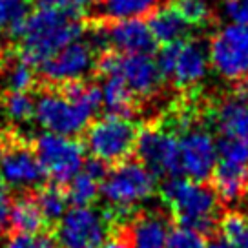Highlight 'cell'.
<instances>
[{"mask_svg":"<svg viewBox=\"0 0 248 248\" xmlns=\"http://www.w3.org/2000/svg\"><path fill=\"white\" fill-rule=\"evenodd\" d=\"M161 197L170 208L173 225L192 228L210 239L217 235L223 216L221 197L210 183L171 177L161 186Z\"/></svg>","mask_w":248,"mask_h":248,"instance_id":"6da1fadb","label":"cell"},{"mask_svg":"<svg viewBox=\"0 0 248 248\" xmlns=\"http://www.w3.org/2000/svg\"><path fill=\"white\" fill-rule=\"evenodd\" d=\"M84 31L86 22L77 16L39 8L30 15L16 57L30 66H40L62 47L80 39Z\"/></svg>","mask_w":248,"mask_h":248,"instance_id":"7a4b0ae2","label":"cell"},{"mask_svg":"<svg viewBox=\"0 0 248 248\" xmlns=\"http://www.w3.org/2000/svg\"><path fill=\"white\" fill-rule=\"evenodd\" d=\"M139 128L130 119L106 115L92 123L84 132L86 150L113 168L117 164L130 161L135 155Z\"/></svg>","mask_w":248,"mask_h":248,"instance_id":"3957f363","label":"cell"},{"mask_svg":"<svg viewBox=\"0 0 248 248\" xmlns=\"http://www.w3.org/2000/svg\"><path fill=\"white\" fill-rule=\"evenodd\" d=\"M99 108V102L70 101L61 92H57V88L49 86L39 93L35 101V119L47 132L71 137L84 132Z\"/></svg>","mask_w":248,"mask_h":248,"instance_id":"277c9868","label":"cell"},{"mask_svg":"<svg viewBox=\"0 0 248 248\" xmlns=\"http://www.w3.org/2000/svg\"><path fill=\"white\" fill-rule=\"evenodd\" d=\"M95 71L104 78L109 75L121 77L137 99L155 95L164 80L159 64L150 55H128L111 49L99 53Z\"/></svg>","mask_w":248,"mask_h":248,"instance_id":"5b68a950","label":"cell"},{"mask_svg":"<svg viewBox=\"0 0 248 248\" xmlns=\"http://www.w3.org/2000/svg\"><path fill=\"white\" fill-rule=\"evenodd\" d=\"M157 175L148 170L140 161H126L113 166L106 179L102 181L101 192L109 202V206L133 214L137 202L148 199L154 194Z\"/></svg>","mask_w":248,"mask_h":248,"instance_id":"8992f818","label":"cell"},{"mask_svg":"<svg viewBox=\"0 0 248 248\" xmlns=\"http://www.w3.org/2000/svg\"><path fill=\"white\" fill-rule=\"evenodd\" d=\"M115 226L119 225L111 221L106 210L97 212L92 206H73L51 233L59 248H99Z\"/></svg>","mask_w":248,"mask_h":248,"instance_id":"52a82bcc","label":"cell"},{"mask_svg":"<svg viewBox=\"0 0 248 248\" xmlns=\"http://www.w3.org/2000/svg\"><path fill=\"white\" fill-rule=\"evenodd\" d=\"M31 142L47 181L68 185L82 170L86 161V146L82 140L47 132L35 137Z\"/></svg>","mask_w":248,"mask_h":248,"instance_id":"ba28073f","label":"cell"},{"mask_svg":"<svg viewBox=\"0 0 248 248\" xmlns=\"http://www.w3.org/2000/svg\"><path fill=\"white\" fill-rule=\"evenodd\" d=\"M4 133V154L0 159V175L8 186H16L24 190H35L44 185L46 173L40 166L33 150V142L16 130Z\"/></svg>","mask_w":248,"mask_h":248,"instance_id":"9c48e42d","label":"cell"},{"mask_svg":"<svg viewBox=\"0 0 248 248\" xmlns=\"http://www.w3.org/2000/svg\"><path fill=\"white\" fill-rule=\"evenodd\" d=\"M135 155L155 175L168 173L171 177H179L183 173L177 135L166 130L157 121L144 124L139 130Z\"/></svg>","mask_w":248,"mask_h":248,"instance_id":"30bf717a","label":"cell"},{"mask_svg":"<svg viewBox=\"0 0 248 248\" xmlns=\"http://www.w3.org/2000/svg\"><path fill=\"white\" fill-rule=\"evenodd\" d=\"M210 61L223 77L241 80L248 75V24H232L210 44Z\"/></svg>","mask_w":248,"mask_h":248,"instance_id":"8fae6325","label":"cell"},{"mask_svg":"<svg viewBox=\"0 0 248 248\" xmlns=\"http://www.w3.org/2000/svg\"><path fill=\"white\" fill-rule=\"evenodd\" d=\"M97 57L99 53L88 42L75 40L42 62L40 75L51 86L71 80H84L90 71H95Z\"/></svg>","mask_w":248,"mask_h":248,"instance_id":"7c38bea8","label":"cell"},{"mask_svg":"<svg viewBox=\"0 0 248 248\" xmlns=\"http://www.w3.org/2000/svg\"><path fill=\"white\" fill-rule=\"evenodd\" d=\"M181 166L188 179L197 183H208L217 163V144L206 130L192 128L181 140Z\"/></svg>","mask_w":248,"mask_h":248,"instance_id":"4fadbf2b","label":"cell"},{"mask_svg":"<svg viewBox=\"0 0 248 248\" xmlns=\"http://www.w3.org/2000/svg\"><path fill=\"white\" fill-rule=\"evenodd\" d=\"M109 46L119 53L128 55H150L157 46L150 26L139 18L128 20H109L108 22Z\"/></svg>","mask_w":248,"mask_h":248,"instance_id":"5bb4252c","label":"cell"},{"mask_svg":"<svg viewBox=\"0 0 248 248\" xmlns=\"http://www.w3.org/2000/svg\"><path fill=\"white\" fill-rule=\"evenodd\" d=\"M173 226L171 217L161 212H139L130 219V248H166V239Z\"/></svg>","mask_w":248,"mask_h":248,"instance_id":"9a60e30c","label":"cell"},{"mask_svg":"<svg viewBox=\"0 0 248 248\" xmlns=\"http://www.w3.org/2000/svg\"><path fill=\"white\" fill-rule=\"evenodd\" d=\"M208 55L195 40H181L170 80L177 88H192L201 82L208 70Z\"/></svg>","mask_w":248,"mask_h":248,"instance_id":"2e32d148","label":"cell"},{"mask_svg":"<svg viewBox=\"0 0 248 248\" xmlns=\"http://www.w3.org/2000/svg\"><path fill=\"white\" fill-rule=\"evenodd\" d=\"M8 230L9 233H24V235H39L42 232H49L33 190H26L13 201Z\"/></svg>","mask_w":248,"mask_h":248,"instance_id":"e0dca14e","label":"cell"},{"mask_svg":"<svg viewBox=\"0 0 248 248\" xmlns=\"http://www.w3.org/2000/svg\"><path fill=\"white\" fill-rule=\"evenodd\" d=\"M208 183L216 188L223 201H235L248 192V164L232 163L217 157Z\"/></svg>","mask_w":248,"mask_h":248,"instance_id":"ac0fdd59","label":"cell"},{"mask_svg":"<svg viewBox=\"0 0 248 248\" xmlns=\"http://www.w3.org/2000/svg\"><path fill=\"white\" fill-rule=\"evenodd\" d=\"M212 117L221 137L248 144V104L239 101L237 97L228 99L217 106Z\"/></svg>","mask_w":248,"mask_h":248,"instance_id":"d6986e66","label":"cell"},{"mask_svg":"<svg viewBox=\"0 0 248 248\" xmlns=\"http://www.w3.org/2000/svg\"><path fill=\"white\" fill-rule=\"evenodd\" d=\"M102 104L108 109V115L130 119L139 109V99L132 93L121 77L109 75L104 78L102 86Z\"/></svg>","mask_w":248,"mask_h":248,"instance_id":"ffe728a7","label":"cell"},{"mask_svg":"<svg viewBox=\"0 0 248 248\" xmlns=\"http://www.w3.org/2000/svg\"><path fill=\"white\" fill-rule=\"evenodd\" d=\"M35 199L39 202L40 210L44 214V219L47 223V230L53 232L57 225L61 223L64 214L68 212V192H66V185H59L53 181H46L44 185L33 190Z\"/></svg>","mask_w":248,"mask_h":248,"instance_id":"44dd1931","label":"cell"},{"mask_svg":"<svg viewBox=\"0 0 248 248\" xmlns=\"http://www.w3.org/2000/svg\"><path fill=\"white\" fill-rule=\"evenodd\" d=\"M210 248H248V217L241 212H225L219 232L208 243Z\"/></svg>","mask_w":248,"mask_h":248,"instance_id":"7402d4cb","label":"cell"},{"mask_svg":"<svg viewBox=\"0 0 248 248\" xmlns=\"http://www.w3.org/2000/svg\"><path fill=\"white\" fill-rule=\"evenodd\" d=\"M148 26H150L154 39L163 46L183 40L186 28H188V24L183 20V16L179 15L177 9L173 6H164V8L155 9L150 16Z\"/></svg>","mask_w":248,"mask_h":248,"instance_id":"603a6c76","label":"cell"},{"mask_svg":"<svg viewBox=\"0 0 248 248\" xmlns=\"http://www.w3.org/2000/svg\"><path fill=\"white\" fill-rule=\"evenodd\" d=\"M31 15V0H0V40L22 39Z\"/></svg>","mask_w":248,"mask_h":248,"instance_id":"cb8c5ba5","label":"cell"},{"mask_svg":"<svg viewBox=\"0 0 248 248\" xmlns=\"http://www.w3.org/2000/svg\"><path fill=\"white\" fill-rule=\"evenodd\" d=\"M0 119L4 121V130H13L11 126L26 124L35 119V101L30 93L4 92L0 95Z\"/></svg>","mask_w":248,"mask_h":248,"instance_id":"d4e9b609","label":"cell"},{"mask_svg":"<svg viewBox=\"0 0 248 248\" xmlns=\"http://www.w3.org/2000/svg\"><path fill=\"white\" fill-rule=\"evenodd\" d=\"M159 0H104V20H128L152 15Z\"/></svg>","mask_w":248,"mask_h":248,"instance_id":"484cf974","label":"cell"},{"mask_svg":"<svg viewBox=\"0 0 248 248\" xmlns=\"http://www.w3.org/2000/svg\"><path fill=\"white\" fill-rule=\"evenodd\" d=\"M101 185L97 179L88 175L86 171H78L75 177L71 179L66 185V192H68V199L73 206H92L97 201L99 192H101Z\"/></svg>","mask_w":248,"mask_h":248,"instance_id":"4316f807","label":"cell"},{"mask_svg":"<svg viewBox=\"0 0 248 248\" xmlns=\"http://www.w3.org/2000/svg\"><path fill=\"white\" fill-rule=\"evenodd\" d=\"M6 70V92H16V93H28L37 86V75L33 71V66L26 64L16 57L15 64L4 66Z\"/></svg>","mask_w":248,"mask_h":248,"instance_id":"83f0119b","label":"cell"},{"mask_svg":"<svg viewBox=\"0 0 248 248\" xmlns=\"http://www.w3.org/2000/svg\"><path fill=\"white\" fill-rule=\"evenodd\" d=\"M171 6L177 9L188 26L199 28L210 20V6L206 0H175Z\"/></svg>","mask_w":248,"mask_h":248,"instance_id":"f1b7e54d","label":"cell"},{"mask_svg":"<svg viewBox=\"0 0 248 248\" xmlns=\"http://www.w3.org/2000/svg\"><path fill=\"white\" fill-rule=\"evenodd\" d=\"M166 248H210L208 241L202 233L195 232L186 226L173 225L170 228Z\"/></svg>","mask_w":248,"mask_h":248,"instance_id":"f546056e","label":"cell"},{"mask_svg":"<svg viewBox=\"0 0 248 248\" xmlns=\"http://www.w3.org/2000/svg\"><path fill=\"white\" fill-rule=\"evenodd\" d=\"M35 2L40 9H53L77 18L84 13L90 4V0H35Z\"/></svg>","mask_w":248,"mask_h":248,"instance_id":"4dcf8cb0","label":"cell"},{"mask_svg":"<svg viewBox=\"0 0 248 248\" xmlns=\"http://www.w3.org/2000/svg\"><path fill=\"white\" fill-rule=\"evenodd\" d=\"M223 11L232 20V24H239V26L248 24V0H225Z\"/></svg>","mask_w":248,"mask_h":248,"instance_id":"1f68e13d","label":"cell"},{"mask_svg":"<svg viewBox=\"0 0 248 248\" xmlns=\"http://www.w3.org/2000/svg\"><path fill=\"white\" fill-rule=\"evenodd\" d=\"M11 206H13V197L9 194V186L0 175V232L8 230Z\"/></svg>","mask_w":248,"mask_h":248,"instance_id":"d6a6232c","label":"cell"},{"mask_svg":"<svg viewBox=\"0 0 248 248\" xmlns=\"http://www.w3.org/2000/svg\"><path fill=\"white\" fill-rule=\"evenodd\" d=\"M99 248H130V233H128V223L115 226L108 239Z\"/></svg>","mask_w":248,"mask_h":248,"instance_id":"836d02e7","label":"cell"},{"mask_svg":"<svg viewBox=\"0 0 248 248\" xmlns=\"http://www.w3.org/2000/svg\"><path fill=\"white\" fill-rule=\"evenodd\" d=\"M235 97L245 102V104H248V75L239 80V84L235 88Z\"/></svg>","mask_w":248,"mask_h":248,"instance_id":"e575fe53","label":"cell"},{"mask_svg":"<svg viewBox=\"0 0 248 248\" xmlns=\"http://www.w3.org/2000/svg\"><path fill=\"white\" fill-rule=\"evenodd\" d=\"M2 154H4V133L0 132V159H2Z\"/></svg>","mask_w":248,"mask_h":248,"instance_id":"d590c367","label":"cell"},{"mask_svg":"<svg viewBox=\"0 0 248 248\" xmlns=\"http://www.w3.org/2000/svg\"><path fill=\"white\" fill-rule=\"evenodd\" d=\"M4 66H6V64H4V57H2V51H0V73L4 71Z\"/></svg>","mask_w":248,"mask_h":248,"instance_id":"8d00e7d4","label":"cell"}]
</instances>
